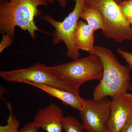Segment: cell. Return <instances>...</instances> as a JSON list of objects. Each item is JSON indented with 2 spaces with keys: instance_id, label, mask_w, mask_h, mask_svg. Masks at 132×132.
Returning a JSON list of instances; mask_svg holds the SVG:
<instances>
[{
  "instance_id": "15",
  "label": "cell",
  "mask_w": 132,
  "mask_h": 132,
  "mask_svg": "<svg viewBox=\"0 0 132 132\" xmlns=\"http://www.w3.org/2000/svg\"><path fill=\"white\" fill-rule=\"evenodd\" d=\"M119 5L123 16L128 21L132 16V0L123 1Z\"/></svg>"
},
{
  "instance_id": "10",
  "label": "cell",
  "mask_w": 132,
  "mask_h": 132,
  "mask_svg": "<svg viewBox=\"0 0 132 132\" xmlns=\"http://www.w3.org/2000/svg\"><path fill=\"white\" fill-rule=\"evenodd\" d=\"M25 84L31 85L46 93L48 94L57 98L65 105L72 107L79 112L85 105V100L67 91L49 85L27 82Z\"/></svg>"
},
{
  "instance_id": "17",
  "label": "cell",
  "mask_w": 132,
  "mask_h": 132,
  "mask_svg": "<svg viewBox=\"0 0 132 132\" xmlns=\"http://www.w3.org/2000/svg\"><path fill=\"white\" fill-rule=\"evenodd\" d=\"M40 127L34 121L27 123L19 132H39Z\"/></svg>"
},
{
  "instance_id": "3",
  "label": "cell",
  "mask_w": 132,
  "mask_h": 132,
  "mask_svg": "<svg viewBox=\"0 0 132 132\" xmlns=\"http://www.w3.org/2000/svg\"><path fill=\"white\" fill-rule=\"evenodd\" d=\"M47 68L65 84L78 90L86 81L95 80L100 81L104 73L102 61L94 54L65 64L47 66Z\"/></svg>"
},
{
  "instance_id": "1",
  "label": "cell",
  "mask_w": 132,
  "mask_h": 132,
  "mask_svg": "<svg viewBox=\"0 0 132 132\" xmlns=\"http://www.w3.org/2000/svg\"><path fill=\"white\" fill-rule=\"evenodd\" d=\"M48 0H6L0 2V32L14 37L15 28L19 27L27 31L35 39V32L41 31L36 25L34 19L42 13L39 6L47 7Z\"/></svg>"
},
{
  "instance_id": "7",
  "label": "cell",
  "mask_w": 132,
  "mask_h": 132,
  "mask_svg": "<svg viewBox=\"0 0 132 132\" xmlns=\"http://www.w3.org/2000/svg\"><path fill=\"white\" fill-rule=\"evenodd\" d=\"M111 105L108 97L85 100V105L79 112L83 130L88 132H110Z\"/></svg>"
},
{
  "instance_id": "11",
  "label": "cell",
  "mask_w": 132,
  "mask_h": 132,
  "mask_svg": "<svg viewBox=\"0 0 132 132\" xmlns=\"http://www.w3.org/2000/svg\"><path fill=\"white\" fill-rule=\"evenodd\" d=\"M94 32L87 23L79 20L74 34V40L79 50L90 53L93 50Z\"/></svg>"
},
{
  "instance_id": "2",
  "label": "cell",
  "mask_w": 132,
  "mask_h": 132,
  "mask_svg": "<svg viewBox=\"0 0 132 132\" xmlns=\"http://www.w3.org/2000/svg\"><path fill=\"white\" fill-rule=\"evenodd\" d=\"M89 53L98 56L104 66L103 76L95 88L93 98L100 100L111 97L112 100L132 91L130 69L121 65L111 50L96 46Z\"/></svg>"
},
{
  "instance_id": "18",
  "label": "cell",
  "mask_w": 132,
  "mask_h": 132,
  "mask_svg": "<svg viewBox=\"0 0 132 132\" xmlns=\"http://www.w3.org/2000/svg\"><path fill=\"white\" fill-rule=\"evenodd\" d=\"M118 51L128 64V67L132 69V53H129L120 48H118Z\"/></svg>"
},
{
  "instance_id": "4",
  "label": "cell",
  "mask_w": 132,
  "mask_h": 132,
  "mask_svg": "<svg viewBox=\"0 0 132 132\" xmlns=\"http://www.w3.org/2000/svg\"><path fill=\"white\" fill-rule=\"evenodd\" d=\"M87 6L94 7L100 12L104 19L102 33L116 42L132 40V28L123 16L115 0H85Z\"/></svg>"
},
{
  "instance_id": "12",
  "label": "cell",
  "mask_w": 132,
  "mask_h": 132,
  "mask_svg": "<svg viewBox=\"0 0 132 132\" xmlns=\"http://www.w3.org/2000/svg\"><path fill=\"white\" fill-rule=\"evenodd\" d=\"M80 18L85 20L94 31L104 29V19L98 10L94 7L86 6L80 15Z\"/></svg>"
},
{
  "instance_id": "16",
  "label": "cell",
  "mask_w": 132,
  "mask_h": 132,
  "mask_svg": "<svg viewBox=\"0 0 132 132\" xmlns=\"http://www.w3.org/2000/svg\"><path fill=\"white\" fill-rule=\"evenodd\" d=\"M14 37H12L9 35L5 34L3 35L2 39L0 43V53H2L3 51L12 45L14 42Z\"/></svg>"
},
{
  "instance_id": "23",
  "label": "cell",
  "mask_w": 132,
  "mask_h": 132,
  "mask_svg": "<svg viewBox=\"0 0 132 132\" xmlns=\"http://www.w3.org/2000/svg\"><path fill=\"white\" fill-rule=\"evenodd\" d=\"M6 1V0H0V2H1L3 1Z\"/></svg>"
},
{
  "instance_id": "8",
  "label": "cell",
  "mask_w": 132,
  "mask_h": 132,
  "mask_svg": "<svg viewBox=\"0 0 132 132\" xmlns=\"http://www.w3.org/2000/svg\"><path fill=\"white\" fill-rule=\"evenodd\" d=\"M132 115V93H127L111 101L110 132H120L127 121Z\"/></svg>"
},
{
  "instance_id": "14",
  "label": "cell",
  "mask_w": 132,
  "mask_h": 132,
  "mask_svg": "<svg viewBox=\"0 0 132 132\" xmlns=\"http://www.w3.org/2000/svg\"><path fill=\"white\" fill-rule=\"evenodd\" d=\"M63 130L65 132H82L81 124L75 118L68 116L64 118Z\"/></svg>"
},
{
  "instance_id": "20",
  "label": "cell",
  "mask_w": 132,
  "mask_h": 132,
  "mask_svg": "<svg viewBox=\"0 0 132 132\" xmlns=\"http://www.w3.org/2000/svg\"><path fill=\"white\" fill-rule=\"evenodd\" d=\"M55 0H48V1L50 3H53ZM60 6H61L62 7H65L67 5V0H57Z\"/></svg>"
},
{
  "instance_id": "6",
  "label": "cell",
  "mask_w": 132,
  "mask_h": 132,
  "mask_svg": "<svg viewBox=\"0 0 132 132\" xmlns=\"http://www.w3.org/2000/svg\"><path fill=\"white\" fill-rule=\"evenodd\" d=\"M45 64L36 63L28 68L0 72V77L9 82H30L49 85L65 90L80 97L79 90L65 84L53 75Z\"/></svg>"
},
{
  "instance_id": "19",
  "label": "cell",
  "mask_w": 132,
  "mask_h": 132,
  "mask_svg": "<svg viewBox=\"0 0 132 132\" xmlns=\"http://www.w3.org/2000/svg\"><path fill=\"white\" fill-rule=\"evenodd\" d=\"M120 132H132V115L127 121Z\"/></svg>"
},
{
  "instance_id": "5",
  "label": "cell",
  "mask_w": 132,
  "mask_h": 132,
  "mask_svg": "<svg viewBox=\"0 0 132 132\" xmlns=\"http://www.w3.org/2000/svg\"><path fill=\"white\" fill-rule=\"evenodd\" d=\"M75 2L73 11L62 21L54 19L51 15L41 16L55 29L52 34V42L54 45L63 42L67 49L66 56L72 60L79 59L80 55L74 40V34L80 15L86 7L85 0H72Z\"/></svg>"
},
{
  "instance_id": "22",
  "label": "cell",
  "mask_w": 132,
  "mask_h": 132,
  "mask_svg": "<svg viewBox=\"0 0 132 132\" xmlns=\"http://www.w3.org/2000/svg\"><path fill=\"white\" fill-rule=\"evenodd\" d=\"M115 1L118 4H119L121 2V1H122L123 0H115Z\"/></svg>"
},
{
  "instance_id": "21",
  "label": "cell",
  "mask_w": 132,
  "mask_h": 132,
  "mask_svg": "<svg viewBox=\"0 0 132 132\" xmlns=\"http://www.w3.org/2000/svg\"><path fill=\"white\" fill-rule=\"evenodd\" d=\"M128 22L130 23V25H131L132 28V16L128 20Z\"/></svg>"
},
{
  "instance_id": "13",
  "label": "cell",
  "mask_w": 132,
  "mask_h": 132,
  "mask_svg": "<svg viewBox=\"0 0 132 132\" xmlns=\"http://www.w3.org/2000/svg\"><path fill=\"white\" fill-rule=\"evenodd\" d=\"M6 102L7 106L9 112V114L7 120L6 125L0 126V132H19L20 122L18 120L13 113V108L12 104L4 98Z\"/></svg>"
},
{
  "instance_id": "9",
  "label": "cell",
  "mask_w": 132,
  "mask_h": 132,
  "mask_svg": "<svg viewBox=\"0 0 132 132\" xmlns=\"http://www.w3.org/2000/svg\"><path fill=\"white\" fill-rule=\"evenodd\" d=\"M64 113L60 107L52 103L39 110L34 121L47 132H62L63 130Z\"/></svg>"
}]
</instances>
